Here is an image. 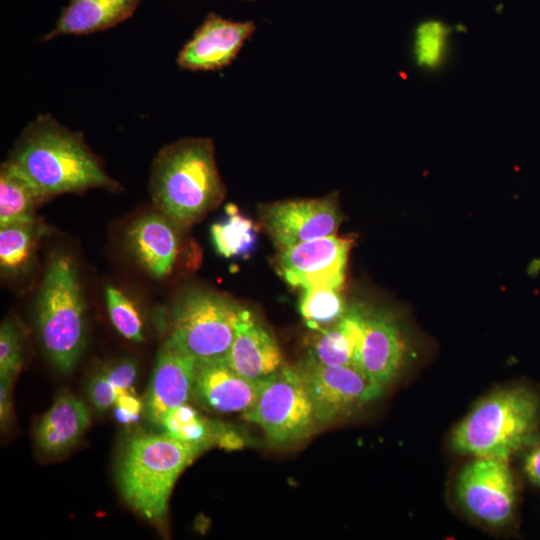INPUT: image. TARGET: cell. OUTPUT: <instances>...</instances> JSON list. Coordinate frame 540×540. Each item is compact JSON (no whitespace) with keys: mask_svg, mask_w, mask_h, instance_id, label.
<instances>
[{"mask_svg":"<svg viewBox=\"0 0 540 540\" xmlns=\"http://www.w3.org/2000/svg\"><path fill=\"white\" fill-rule=\"evenodd\" d=\"M89 398L99 410H106L115 404L117 392L105 369L101 370L89 384Z\"/></svg>","mask_w":540,"mask_h":540,"instance_id":"cell-29","label":"cell"},{"mask_svg":"<svg viewBox=\"0 0 540 540\" xmlns=\"http://www.w3.org/2000/svg\"><path fill=\"white\" fill-rule=\"evenodd\" d=\"M261 218L280 250L334 235L341 223V213L332 195L271 203L262 208Z\"/></svg>","mask_w":540,"mask_h":540,"instance_id":"cell-11","label":"cell"},{"mask_svg":"<svg viewBox=\"0 0 540 540\" xmlns=\"http://www.w3.org/2000/svg\"><path fill=\"white\" fill-rule=\"evenodd\" d=\"M368 307L354 304L334 325L316 331L309 357L329 366H350L357 368L364 321Z\"/></svg>","mask_w":540,"mask_h":540,"instance_id":"cell-19","label":"cell"},{"mask_svg":"<svg viewBox=\"0 0 540 540\" xmlns=\"http://www.w3.org/2000/svg\"><path fill=\"white\" fill-rule=\"evenodd\" d=\"M341 289L316 287L303 290L299 310L307 326L320 331L337 323L347 312Z\"/></svg>","mask_w":540,"mask_h":540,"instance_id":"cell-24","label":"cell"},{"mask_svg":"<svg viewBox=\"0 0 540 540\" xmlns=\"http://www.w3.org/2000/svg\"><path fill=\"white\" fill-rule=\"evenodd\" d=\"M259 386L239 375L226 360L197 362L193 394L213 411L247 412L257 399Z\"/></svg>","mask_w":540,"mask_h":540,"instance_id":"cell-16","label":"cell"},{"mask_svg":"<svg viewBox=\"0 0 540 540\" xmlns=\"http://www.w3.org/2000/svg\"><path fill=\"white\" fill-rule=\"evenodd\" d=\"M242 416L276 446L304 440L317 424L300 372L287 364L260 383L254 405Z\"/></svg>","mask_w":540,"mask_h":540,"instance_id":"cell-7","label":"cell"},{"mask_svg":"<svg viewBox=\"0 0 540 540\" xmlns=\"http://www.w3.org/2000/svg\"><path fill=\"white\" fill-rule=\"evenodd\" d=\"M244 1H253V0H244Z\"/></svg>","mask_w":540,"mask_h":540,"instance_id":"cell-34","label":"cell"},{"mask_svg":"<svg viewBox=\"0 0 540 540\" xmlns=\"http://www.w3.org/2000/svg\"><path fill=\"white\" fill-rule=\"evenodd\" d=\"M139 3L140 0H70L42 41L110 29L131 17Z\"/></svg>","mask_w":540,"mask_h":540,"instance_id":"cell-18","label":"cell"},{"mask_svg":"<svg viewBox=\"0 0 540 540\" xmlns=\"http://www.w3.org/2000/svg\"><path fill=\"white\" fill-rule=\"evenodd\" d=\"M205 449L166 432L133 437L127 443L118 467L122 496L148 520L161 521L178 476Z\"/></svg>","mask_w":540,"mask_h":540,"instance_id":"cell-4","label":"cell"},{"mask_svg":"<svg viewBox=\"0 0 540 540\" xmlns=\"http://www.w3.org/2000/svg\"><path fill=\"white\" fill-rule=\"evenodd\" d=\"M456 499L472 518L489 527H502L513 517L516 486L509 459L474 457L458 474Z\"/></svg>","mask_w":540,"mask_h":540,"instance_id":"cell-9","label":"cell"},{"mask_svg":"<svg viewBox=\"0 0 540 540\" xmlns=\"http://www.w3.org/2000/svg\"><path fill=\"white\" fill-rule=\"evenodd\" d=\"M105 298L110 320L116 330L130 341L142 342L143 323L134 303L113 286L106 287Z\"/></svg>","mask_w":540,"mask_h":540,"instance_id":"cell-27","label":"cell"},{"mask_svg":"<svg viewBox=\"0 0 540 540\" xmlns=\"http://www.w3.org/2000/svg\"><path fill=\"white\" fill-rule=\"evenodd\" d=\"M88 424L89 412L84 403L63 394L39 422L36 442L45 453H61L76 444Z\"/></svg>","mask_w":540,"mask_h":540,"instance_id":"cell-20","label":"cell"},{"mask_svg":"<svg viewBox=\"0 0 540 540\" xmlns=\"http://www.w3.org/2000/svg\"><path fill=\"white\" fill-rule=\"evenodd\" d=\"M524 472L534 485L540 487V443L533 445L527 452Z\"/></svg>","mask_w":540,"mask_h":540,"instance_id":"cell-32","label":"cell"},{"mask_svg":"<svg viewBox=\"0 0 540 540\" xmlns=\"http://www.w3.org/2000/svg\"><path fill=\"white\" fill-rule=\"evenodd\" d=\"M38 328L43 346L62 373L70 372L85 341V301L76 267L64 254L49 262L39 293Z\"/></svg>","mask_w":540,"mask_h":540,"instance_id":"cell-5","label":"cell"},{"mask_svg":"<svg viewBox=\"0 0 540 540\" xmlns=\"http://www.w3.org/2000/svg\"><path fill=\"white\" fill-rule=\"evenodd\" d=\"M450 35L449 28L441 21L428 20L415 32L414 53L417 63L425 68L438 67L445 58Z\"/></svg>","mask_w":540,"mask_h":540,"instance_id":"cell-26","label":"cell"},{"mask_svg":"<svg viewBox=\"0 0 540 540\" xmlns=\"http://www.w3.org/2000/svg\"><path fill=\"white\" fill-rule=\"evenodd\" d=\"M318 424L349 417L379 399L383 388L350 366H329L309 356L296 366Z\"/></svg>","mask_w":540,"mask_h":540,"instance_id":"cell-8","label":"cell"},{"mask_svg":"<svg viewBox=\"0 0 540 540\" xmlns=\"http://www.w3.org/2000/svg\"><path fill=\"white\" fill-rule=\"evenodd\" d=\"M22 363L21 334L10 321L0 329V378H13Z\"/></svg>","mask_w":540,"mask_h":540,"instance_id":"cell-28","label":"cell"},{"mask_svg":"<svg viewBox=\"0 0 540 540\" xmlns=\"http://www.w3.org/2000/svg\"><path fill=\"white\" fill-rule=\"evenodd\" d=\"M197 360L166 340L160 350L146 398V414L160 425L166 413L193 393Z\"/></svg>","mask_w":540,"mask_h":540,"instance_id":"cell-14","label":"cell"},{"mask_svg":"<svg viewBox=\"0 0 540 540\" xmlns=\"http://www.w3.org/2000/svg\"><path fill=\"white\" fill-rule=\"evenodd\" d=\"M8 160L29 178L44 200L92 188L119 189L82 134L49 114H39L26 125Z\"/></svg>","mask_w":540,"mask_h":540,"instance_id":"cell-1","label":"cell"},{"mask_svg":"<svg viewBox=\"0 0 540 540\" xmlns=\"http://www.w3.org/2000/svg\"><path fill=\"white\" fill-rule=\"evenodd\" d=\"M255 29L252 21H233L210 13L179 51L177 64L191 71L222 69L234 61Z\"/></svg>","mask_w":540,"mask_h":540,"instance_id":"cell-13","label":"cell"},{"mask_svg":"<svg viewBox=\"0 0 540 540\" xmlns=\"http://www.w3.org/2000/svg\"><path fill=\"white\" fill-rule=\"evenodd\" d=\"M42 229L37 222L13 224L0 230V266L12 275L26 269L34 255Z\"/></svg>","mask_w":540,"mask_h":540,"instance_id":"cell-23","label":"cell"},{"mask_svg":"<svg viewBox=\"0 0 540 540\" xmlns=\"http://www.w3.org/2000/svg\"><path fill=\"white\" fill-rule=\"evenodd\" d=\"M352 240L334 235L301 242L280 250L278 271L302 290L316 287L341 289Z\"/></svg>","mask_w":540,"mask_h":540,"instance_id":"cell-10","label":"cell"},{"mask_svg":"<svg viewBox=\"0 0 540 540\" xmlns=\"http://www.w3.org/2000/svg\"><path fill=\"white\" fill-rule=\"evenodd\" d=\"M241 311L225 296L188 290L174 305L167 341L197 362L226 360Z\"/></svg>","mask_w":540,"mask_h":540,"instance_id":"cell-6","label":"cell"},{"mask_svg":"<svg viewBox=\"0 0 540 540\" xmlns=\"http://www.w3.org/2000/svg\"><path fill=\"white\" fill-rule=\"evenodd\" d=\"M226 362L239 375L255 383H261L285 365L274 336L243 308Z\"/></svg>","mask_w":540,"mask_h":540,"instance_id":"cell-15","label":"cell"},{"mask_svg":"<svg viewBox=\"0 0 540 540\" xmlns=\"http://www.w3.org/2000/svg\"><path fill=\"white\" fill-rule=\"evenodd\" d=\"M150 192L155 205L182 225L196 222L215 208L224 197L225 187L213 141L184 138L164 146L152 165Z\"/></svg>","mask_w":540,"mask_h":540,"instance_id":"cell-2","label":"cell"},{"mask_svg":"<svg viewBox=\"0 0 540 540\" xmlns=\"http://www.w3.org/2000/svg\"><path fill=\"white\" fill-rule=\"evenodd\" d=\"M540 399L531 389L513 386L496 390L455 426L451 447L474 457L510 458L529 445L537 429Z\"/></svg>","mask_w":540,"mask_h":540,"instance_id":"cell-3","label":"cell"},{"mask_svg":"<svg viewBox=\"0 0 540 540\" xmlns=\"http://www.w3.org/2000/svg\"><path fill=\"white\" fill-rule=\"evenodd\" d=\"M409 343L398 320L389 312L368 307L357 368L381 388L389 385L406 365Z\"/></svg>","mask_w":540,"mask_h":540,"instance_id":"cell-12","label":"cell"},{"mask_svg":"<svg viewBox=\"0 0 540 540\" xmlns=\"http://www.w3.org/2000/svg\"><path fill=\"white\" fill-rule=\"evenodd\" d=\"M160 425L170 436L206 449L219 441L213 424L187 403L169 410Z\"/></svg>","mask_w":540,"mask_h":540,"instance_id":"cell-25","label":"cell"},{"mask_svg":"<svg viewBox=\"0 0 540 540\" xmlns=\"http://www.w3.org/2000/svg\"><path fill=\"white\" fill-rule=\"evenodd\" d=\"M105 370L117 394L130 391L137 376L135 361L122 360Z\"/></svg>","mask_w":540,"mask_h":540,"instance_id":"cell-30","label":"cell"},{"mask_svg":"<svg viewBox=\"0 0 540 540\" xmlns=\"http://www.w3.org/2000/svg\"><path fill=\"white\" fill-rule=\"evenodd\" d=\"M0 416L1 422L4 423L9 417V405H10V386L12 382L11 377L0 378Z\"/></svg>","mask_w":540,"mask_h":540,"instance_id":"cell-33","label":"cell"},{"mask_svg":"<svg viewBox=\"0 0 540 540\" xmlns=\"http://www.w3.org/2000/svg\"><path fill=\"white\" fill-rule=\"evenodd\" d=\"M128 244L140 264L154 277L167 276L178 254V237L171 223L160 215H145L127 231Z\"/></svg>","mask_w":540,"mask_h":540,"instance_id":"cell-17","label":"cell"},{"mask_svg":"<svg viewBox=\"0 0 540 540\" xmlns=\"http://www.w3.org/2000/svg\"><path fill=\"white\" fill-rule=\"evenodd\" d=\"M115 405V414L123 423L133 422L141 411L140 401L130 391L117 394Z\"/></svg>","mask_w":540,"mask_h":540,"instance_id":"cell-31","label":"cell"},{"mask_svg":"<svg viewBox=\"0 0 540 540\" xmlns=\"http://www.w3.org/2000/svg\"><path fill=\"white\" fill-rule=\"evenodd\" d=\"M211 237L217 252L226 257H245L257 242L254 222L234 205L226 206V218L211 226Z\"/></svg>","mask_w":540,"mask_h":540,"instance_id":"cell-22","label":"cell"},{"mask_svg":"<svg viewBox=\"0 0 540 540\" xmlns=\"http://www.w3.org/2000/svg\"><path fill=\"white\" fill-rule=\"evenodd\" d=\"M35 185L10 160L0 169V227L35 223V208L43 202Z\"/></svg>","mask_w":540,"mask_h":540,"instance_id":"cell-21","label":"cell"}]
</instances>
